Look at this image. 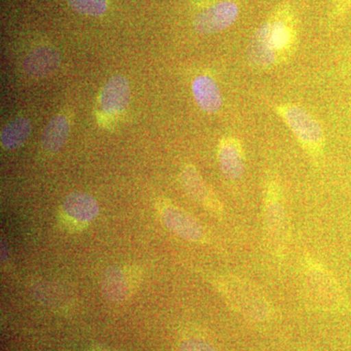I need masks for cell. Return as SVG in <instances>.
<instances>
[{
	"mask_svg": "<svg viewBox=\"0 0 351 351\" xmlns=\"http://www.w3.org/2000/svg\"><path fill=\"white\" fill-rule=\"evenodd\" d=\"M297 36L286 16H277L258 27L247 47V60L255 69H271L294 54Z\"/></svg>",
	"mask_w": 351,
	"mask_h": 351,
	"instance_id": "6da1fadb",
	"label": "cell"
},
{
	"mask_svg": "<svg viewBox=\"0 0 351 351\" xmlns=\"http://www.w3.org/2000/svg\"><path fill=\"white\" fill-rule=\"evenodd\" d=\"M226 302L245 319L254 323L269 322L272 306L269 300L249 281L234 276H221L217 281Z\"/></svg>",
	"mask_w": 351,
	"mask_h": 351,
	"instance_id": "7a4b0ae2",
	"label": "cell"
},
{
	"mask_svg": "<svg viewBox=\"0 0 351 351\" xmlns=\"http://www.w3.org/2000/svg\"><path fill=\"white\" fill-rule=\"evenodd\" d=\"M274 110L306 154L313 160H319L324 147V134L319 121L306 108L295 104H279Z\"/></svg>",
	"mask_w": 351,
	"mask_h": 351,
	"instance_id": "3957f363",
	"label": "cell"
},
{
	"mask_svg": "<svg viewBox=\"0 0 351 351\" xmlns=\"http://www.w3.org/2000/svg\"><path fill=\"white\" fill-rule=\"evenodd\" d=\"M263 218L265 237L270 250L277 256H283L289 242L288 219L282 191L274 180H269L265 188Z\"/></svg>",
	"mask_w": 351,
	"mask_h": 351,
	"instance_id": "277c9868",
	"label": "cell"
},
{
	"mask_svg": "<svg viewBox=\"0 0 351 351\" xmlns=\"http://www.w3.org/2000/svg\"><path fill=\"white\" fill-rule=\"evenodd\" d=\"M304 287L311 304L323 311H336L343 304V293L331 274L315 261L304 263Z\"/></svg>",
	"mask_w": 351,
	"mask_h": 351,
	"instance_id": "5b68a950",
	"label": "cell"
},
{
	"mask_svg": "<svg viewBox=\"0 0 351 351\" xmlns=\"http://www.w3.org/2000/svg\"><path fill=\"white\" fill-rule=\"evenodd\" d=\"M239 16V7L232 0H223L201 11L193 21V29L200 36H210L228 29Z\"/></svg>",
	"mask_w": 351,
	"mask_h": 351,
	"instance_id": "8992f818",
	"label": "cell"
},
{
	"mask_svg": "<svg viewBox=\"0 0 351 351\" xmlns=\"http://www.w3.org/2000/svg\"><path fill=\"white\" fill-rule=\"evenodd\" d=\"M160 214L165 226L178 237L191 242H203L206 239L200 223L181 208L167 203L161 207Z\"/></svg>",
	"mask_w": 351,
	"mask_h": 351,
	"instance_id": "52a82bcc",
	"label": "cell"
},
{
	"mask_svg": "<svg viewBox=\"0 0 351 351\" xmlns=\"http://www.w3.org/2000/svg\"><path fill=\"white\" fill-rule=\"evenodd\" d=\"M180 181L186 195L191 199L200 203L215 214H223V208L221 201L215 195L213 191L208 188L206 182L195 165L188 164L182 168Z\"/></svg>",
	"mask_w": 351,
	"mask_h": 351,
	"instance_id": "ba28073f",
	"label": "cell"
},
{
	"mask_svg": "<svg viewBox=\"0 0 351 351\" xmlns=\"http://www.w3.org/2000/svg\"><path fill=\"white\" fill-rule=\"evenodd\" d=\"M131 100L130 84L125 76L113 75L101 88L100 106L108 115H119L124 112Z\"/></svg>",
	"mask_w": 351,
	"mask_h": 351,
	"instance_id": "9c48e42d",
	"label": "cell"
},
{
	"mask_svg": "<svg viewBox=\"0 0 351 351\" xmlns=\"http://www.w3.org/2000/svg\"><path fill=\"white\" fill-rule=\"evenodd\" d=\"M219 169L226 179L239 181L245 172L244 152L241 143L237 138L226 136L218 145Z\"/></svg>",
	"mask_w": 351,
	"mask_h": 351,
	"instance_id": "30bf717a",
	"label": "cell"
},
{
	"mask_svg": "<svg viewBox=\"0 0 351 351\" xmlns=\"http://www.w3.org/2000/svg\"><path fill=\"white\" fill-rule=\"evenodd\" d=\"M60 64L61 56L56 48L41 45L27 53L23 61V71L29 77L39 80L53 75Z\"/></svg>",
	"mask_w": 351,
	"mask_h": 351,
	"instance_id": "8fae6325",
	"label": "cell"
},
{
	"mask_svg": "<svg viewBox=\"0 0 351 351\" xmlns=\"http://www.w3.org/2000/svg\"><path fill=\"white\" fill-rule=\"evenodd\" d=\"M135 277L121 267H110L101 279V292L110 302H123L135 288Z\"/></svg>",
	"mask_w": 351,
	"mask_h": 351,
	"instance_id": "7c38bea8",
	"label": "cell"
},
{
	"mask_svg": "<svg viewBox=\"0 0 351 351\" xmlns=\"http://www.w3.org/2000/svg\"><path fill=\"white\" fill-rule=\"evenodd\" d=\"M191 91L195 103L203 112L213 114L221 110L223 105L221 90L209 75L196 76L191 84Z\"/></svg>",
	"mask_w": 351,
	"mask_h": 351,
	"instance_id": "4fadbf2b",
	"label": "cell"
},
{
	"mask_svg": "<svg viewBox=\"0 0 351 351\" xmlns=\"http://www.w3.org/2000/svg\"><path fill=\"white\" fill-rule=\"evenodd\" d=\"M63 209L66 216L76 223H89L98 216L100 208L93 196L75 191L64 198Z\"/></svg>",
	"mask_w": 351,
	"mask_h": 351,
	"instance_id": "5bb4252c",
	"label": "cell"
},
{
	"mask_svg": "<svg viewBox=\"0 0 351 351\" xmlns=\"http://www.w3.org/2000/svg\"><path fill=\"white\" fill-rule=\"evenodd\" d=\"M71 132V117L68 113L55 115L44 129L41 147L48 154H57L63 149Z\"/></svg>",
	"mask_w": 351,
	"mask_h": 351,
	"instance_id": "9a60e30c",
	"label": "cell"
},
{
	"mask_svg": "<svg viewBox=\"0 0 351 351\" xmlns=\"http://www.w3.org/2000/svg\"><path fill=\"white\" fill-rule=\"evenodd\" d=\"M32 132V123L27 117H16L7 123L0 134V144L7 151L19 149L27 142Z\"/></svg>",
	"mask_w": 351,
	"mask_h": 351,
	"instance_id": "2e32d148",
	"label": "cell"
},
{
	"mask_svg": "<svg viewBox=\"0 0 351 351\" xmlns=\"http://www.w3.org/2000/svg\"><path fill=\"white\" fill-rule=\"evenodd\" d=\"M68 2L75 12L90 17H100L108 11L107 0H68Z\"/></svg>",
	"mask_w": 351,
	"mask_h": 351,
	"instance_id": "e0dca14e",
	"label": "cell"
},
{
	"mask_svg": "<svg viewBox=\"0 0 351 351\" xmlns=\"http://www.w3.org/2000/svg\"><path fill=\"white\" fill-rule=\"evenodd\" d=\"M179 351H217L211 343L202 339H184L179 346Z\"/></svg>",
	"mask_w": 351,
	"mask_h": 351,
	"instance_id": "ac0fdd59",
	"label": "cell"
},
{
	"mask_svg": "<svg viewBox=\"0 0 351 351\" xmlns=\"http://www.w3.org/2000/svg\"><path fill=\"white\" fill-rule=\"evenodd\" d=\"M343 3H345L346 5H348V4L351 3V0H343Z\"/></svg>",
	"mask_w": 351,
	"mask_h": 351,
	"instance_id": "d6986e66",
	"label": "cell"
},
{
	"mask_svg": "<svg viewBox=\"0 0 351 351\" xmlns=\"http://www.w3.org/2000/svg\"><path fill=\"white\" fill-rule=\"evenodd\" d=\"M91 351H108V350H101V348H96V350H91Z\"/></svg>",
	"mask_w": 351,
	"mask_h": 351,
	"instance_id": "ffe728a7",
	"label": "cell"
}]
</instances>
